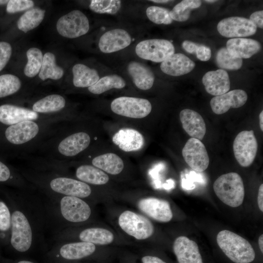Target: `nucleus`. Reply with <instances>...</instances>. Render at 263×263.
Returning a JSON list of instances; mask_svg holds the SVG:
<instances>
[{"instance_id": "nucleus-46", "label": "nucleus", "mask_w": 263, "mask_h": 263, "mask_svg": "<svg viewBox=\"0 0 263 263\" xmlns=\"http://www.w3.org/2000/svg\"><path fill=\"white\" fill-rule=\"evenodd\" d=\"M256 26L260 28H263V11L260 10L253 13L249 19Z\"/></svg>"}, {"instance_id": "nucleus-33", "label": "nucleus", "mask_w": 263, "mask_h": 263, "mask_svg": "<svg viewBox=\"0 0 263 263\" xmlns=\"http://www.w3.org/2000/svg\"><path fill=\"white\" fill-rule=\"evenodd\" d=\"M64 71L56 64L55 56L52 53L47 52L43 56L42 64L38 76L44 81L47 79L58 80L63 75Z\"/></svg>"}, {"instance_id": "nucleus-20", "label": "nucleus", "mask_w": 263, "mask_h": 263, "mask_svg": "<svg viewBox=\"0 0 263 263\" xmlns=\"http://www.w3.org/2000/svg\"><path fill=\"white\" fill-rule=\"evenodd\" d=\"M202 83L207 92L215 96L228 92L230 87L228 74L223 69L207 72L203 76Z\"/></svg>"}, {"instance_id": "nucleus-8", "label": "nucleus", "mask_w": 263, "mask_h": 263, "mask_svg": "<svg viewBox=\"0 0 263 263\" xmlns=\"http://www.w3.org/2000/svg\"><path fill=\"white\" fill-rule=\"evenodd\" d=\"M118 224L127 234L139 240L150 237L154 230L148 218L130 210H126L120 214Z\"/></svg>"}, {"instance_id": "nucleus-7", "label": "nucleus", "mask_w": 263, "mask_h": 263, "mask_svg": "<svg viewBox=\"0 0 263 263\" xmlns=\"http://www.w3.org/2000/svg\"><path fill=\"white\" fill-rule=\"evenodd\" d=\"M111 109L114 113L126 117L140 119L151 112L152 106L147 99L131 96H120L113 99Z\"/></svg>"}, {"instance_id": "nucleus-18", "label": "nucleus", "mask_w": 263, "mask_h": 263, "mask_svg": "<svg viewBox=\"0 0 263 263\" xmlns=\"http://www.w3.org/2000/svg\"><path fill=\"white\" fill-rule=\"evenodd\" d=\"M247 99V95L244 91L236 89L215 96L211 99L210 104L213 113L221 114L227 112L231 108H238L243 106Z\"/></svg>"}, {"instance_id": "nucleus-53", "label": "nucleus", "mask_w": 263, "mask_h": 263, "mask_svg": "<svg viewBox=\"0 0 263 263\" xmlns=\"http://www.w3.org/2000/svg\"><path fill=\"white\" fill-rule=\"evenodd\" d=\"M17 263H35L30 261L28 260H21L19 261Z\"/></svg>"}, {"instance_id": "nucleus-10", "label": "nucleus", "mask_w": 263, "mask_h": 263, "mask_svg": "<svg viewBox=\"0 0 263 263\" xmlns=\"http://www.w3.org/2000/svg\"><path fill=\"white\" fill-rule=\"evenodd\" d=\"M58 33L62 37L76 38L85 35L90 28L87 16L79 10H74L61 17L56 25Z\"/></svg>"}, {"instance_id": "nucleus-43", "label": "nucleus", "mask_w": 263, "mask_h": 263, "mask_svg": "<svg viewBox=\"0 0 263 263\" xmlns=\"http://www.w3.org/2000/svg\"><path fill=\"white\" fill-rule=\"evenodd\" d=\"M12 48L5 41H0V72L5 67L11 57Z\"/></svg>"}, {"instance_id": "nucleus-38", "label": "nucleus", "mask_w": 263, "mask_h": 263, "mask_svg": "<svg viewBox=\"0 0 263 263\" xmlns=\"http://www.w3.org/2000/svg\"><path fill=\"white\" fill-rule=\"evenodd\" d=\"M216 58L218 65L225 69L238 70L243 64L242 58L231 55L226 48H221L218 51Z\"/></svg>"}, {"instance_id": "nucleus-47", "label": "nucleus", "mask_w": 263, "mask_h": 263, "mask_svg": "<svg viewBox=\"0 0 263 263\" xmlns=\"http://www.w3.org/2000/svg\"><path fill=\"white\" fill-rule=\"evenodd\" d=\"M198 46V44L188 40H185L182 43L183 49L187 52L191 54L195 53Z\"/></svg>"}, {"instance_id": "nucleus-42", "label": "nucleus", "mask_w": 263, "mask_h": 263, "mask_svg": "<svg viewBox=\"0 0 263 263\" xmlns=\"http://www.w3.org/2000/svg\"><path fill=\"white\" fill-rule=\"evenodd\" d=\"M11 214L5 203L0 201V231H6L11 227Z\"/></svg>"}, {"instance_id": "nucleus-44", "label": "nucleus", "mask_w": 263, "mask_h": 263, "mask_svg": "<svg viewBox=\"0 0 263 263\" xmlns=\"http://www.w3.org/2000/svg\"><path fill=\"white\" fill-rule=\"evenodd\" d=\"M195 53L197 57L201 61H207L211 56L210 49L205 45H199Z\"/></svg>"}, {"instance_id": "nucleus-41", "label": "nucleus", "mask_w": 263, "mask_h": 263, "mask_svg": "<svg viewBox=\"0 0 263 263\" xmlns=\"http://www.w3.org/2000/svg\"><path fill=\"white\" fill-rule=\"evenodd\" d=\"M34 5L31 0H10L6 6V11L8 13H15L29 9Z\"/></svg>"}, {"instance_id": "nucleus-54", "label": "nucleus", "mask_w": 263, "mask_h": 263, "mask_svg": "<svg viewBox=\"0 0 263 263\" xmlns=\"http://www.w3.org/2000/svg\"><path fill=\"white\" fill-rule=\"evenodd\" d=\"M9 0H0V5H4L5 4H7Z\"/></svg>"}, {"instance_id": "nucleus-1", "label": "nucleus", "mask_w": 263, "mask_h": 263, "mask_svg": "<svg viewBox=\"0 0 263 263\" xmlns=\"http://www.w3.org/2000/svg\"><path fill=\"white\" fill-rule=\"evenodd\" d=\"M33 181L45 189L52 197L69 196L82 199L88 197L92 192L89 184L78 179L61 175L40 176L34 179Z\"/></svg>"}, {"instance_id": "nucleus-3", "label": "nucleus", "mask_w": 263, "mask_h": 263, "mask_svg": "<svg viewBox=\"0 0 263 263\" xmlns=\"http://www.w3.org/2000/svg\"><path fill=\"white\" fill-rule=\"evenodd\" d=\"M213 187L217 197L225 204L236 207L243 204L244 187L242 177L237 173L221 175L215 181Z\"/></svg>"}, {"instance_id": "nucleus-30", "label": "nucleus", "mask_w": 263, "mask_h": 263, "mask_svg": "<svg viewBox=\"0 0 263 263\" xmlns=\"http://www.w3.org/2000/svg\"><path fill=\"white\" fill-rule=\"evenodd\" d=\"M66 105L63 96L58 94L47 95L35 102L32 110L38 114H49L60 112Z\"/></svg>"}, {"instance_id": "nucleus-55", "label": "nucleus", "mask_w": 263, "mask_h": 263, "mask_svg": "<svg viewBox=\"0 0 263 263\" xmlns=\"http://www.w3.org/2000/svg\"><path fill=\"white\" fill-rule=\"evenodd\" d=\"M204 1L208 3H213L216 1V0H204Z\"/></svg>"}, {"instance_id": "nucleus-17", "label": "nucleus", "mask_w": 263, "mask_h": 263, "mask_svg": "<svg viewBox=\"0 0 263 263\" xmlns=\"http://www.w3.org/2000/svg\"><path fill=\"white\" fill-rule=\"evenodd\" d=\"M138 206L143 213L158 222H168L173 217L169 203L164 200L153 197L144 198L138 202Z\"/></svg>"}, {"instance_id": "nucleus-6", "label": "nucleus", "mask_w": 263, "mask_h": 263, "mask_svg": "<svg viewBox=\"0 0 263 263\" xmlns=\"http://www.w3.org/2000/svg\"><path fill=\"white\" fill-rule=\"evenodd\" d=\"M41 121L26 120L8 126L4 134L6 141L17 147L33 143L42 133L44 127Z\"/></svg>"}, {"instance_id": "nucleus-14", "label": "nucleus", "mask_w": 263, "mask_h": 263, "mask_svg": "<svg viewBox=\"0 0 263 263\" xmlns=\"http://www.w3.org/2000/svg\"><path fill=\"white\" fill-rule=\"evenodd\" d=\"M91 142V136L87 132H75L60 139L56 145V151L60 156L73 157L86 150Z\"/></svg>"}, {"instance_id": "nucleus-36", "label": "nucleus", "mask_w": 263, "mask_h": 263, "mask_svg": "<svg viewBox=\"0 0 263 263\" xmlns=\"http://www.w3.org/2000/svg\"><path fill=\"white\" fill-rule=\"evenodd\" d=\"M27 63L24 69V73L29 77H35L40 70L43 59L42 53L40 49L33 47L26 52Z\"/></svg>"}, {"instance_id": "nucleus-35", "label": "nucleus", "mask_w": 263, "mask_h": 263, "mask_svg": "<svg viewBox=\"0 0 263 263\" xmlns=\"http://www.w3.org/2000/svg\"><path fill=\"white\" fill-rule=\"evenodd\" d=\"M202 1L199 0H184L177 4L170 11V17L177 21H185L189 18L192 9L200 7Z\"/></svg>"}, {"instance_id": "nucleus-39", "label": "nucleus", "mask_w": 263, "mask_h": 263, "mask_svg": "<svg viewBox=\"0 0 263 263\" xmlns=\"http://www.w3.org/2000/svg\"><path fill=\"white\" fill-rule=\"evenodd\" d=\"M121 6V1L119 0H92L90 9L97 14L113 15L117 13Z\"/></svg>"}, {"instance_id": "nucleus-29", "label": "nucleus", "mask_w": 263, "mask_h": 263, "mask_svg": "<svg viewBox=\"0 0 263 263\" xmlns=\"http://www.w3.org/2000/svg\"><path fill=\"white\" fill-rule=\"evenodd\" d=\"M73 83L77 88H88L100 79L97 71L80 63L75 64L72 68Z\"/></svg>"}, {"instance_id": "nucleus-28", "label": "nucleus", "mask_w": 263, "mask_h": 263, "mask_svg": "<svg viewBox=\"0 0 263 263\" xmlns=\"http://www.w3.org/2000/svg\"><path fill=\"white\" fill-rule=\"evenodd\" d=\"M75 176L78 180L88 184L102 185L107 183L109 176L99 169L90 165H82L75 170Z\"/></svg>"}, {"instance_id": "nucleus-50", "label": "nucleus", "mask_w": 263, "mask_h": 263, "mask_svg": "<svg viewBox=\"0 0 263 263\" xmlns=\"http://www.w3.org/2000/svg\"><path fill=\"white\" fill-rule=\"evenodd\" d=\"M258 244L260 250L262 254L263 253V234L260 236L258 239Z\"/></svg>"}, {"instance_id": "nucleus-5", "label": "nucleus", "mask_w": 263, "mask_h": 263, "mask_svg": "<svg viewBox=\"0 0 263 263\" xmlns=\"http://www.w3.org/2000/svg\"><path fill=\"white\" fill-rule=\"evenodd\" d=\"M55 200V213L59 220L72 223L87 221L92 214L88 204L82 199L69 196L53 197Z\"/></svg>"}, {"instance_id": "nucleus-21", "label": "nucleus", "mask_w": 263, "mask_h": 263, "mask_svg": "<svg viewBox=\"0 0 263 263\" xmlns=\"http://www.w3.org/2000/svg\"><path fill=\"white\" fill-rule=\"evenodd\" d=\"M183 128L191 137L202 140L206 132V125L202 116L196 111L184 109L179 114Z\"/></svg>"}, {"instance_id": "nucleus-48", "label": "nucleus", "mask_w": 263, "mask_h": 263, "mask_svg": "<svg viewBox=\"0 0 263 263\" xmlns=\"http://www.w3.org/2000/svg\"><path fill=\"white\" fill-rule=\"evenodd\" d=\"M143 263H168L161 258L154 256H145L142 258Z\"/></svg>"}, {"instance_id": "nucleus-11", "label": "nucleus", "mask_w": 263, "mask_h": 263, "mask_svg": "<svg viewBox=\"0 0 263 263\" xmlns=\"http://www.w3.org/2000/svg\"><path fill=\"white\" fill-rule=\"evenodd\" d=\"M234 156L243 167H248L253 162L258 150V142L254 131H243L240 132L233 141Z\"/></svg>"}, {"instance_id": "nucleus-24", "label": "nucleus", "mask_w": 263, "mask_h": 263, "mask_svg": "<svg viewBox=\"0 0 263 263\" xmlns=\"http://www.w3.org/2000/svg\"><path fill=\"white\" fill-rule=\"evenodd\" d=\"M127 71L135 86L140 90H148L153 86L155 76L146 64L136 61H132L127 65Z\"/></svg>"}, {"instance_id": "nucleus-40", "label": "nucleus", "mask_w": 263, "mask_h": 263, "mask_svg": "<svg viewBox=\"0 0 263 263\" xmlns=\"http://www.w3.org/2000/svg\"><path fill=\"white\" fill-rule=\"evenodd\" d=\"M146 15L151 22L157 24H170L173 20L170 17V11L164 7L150 6L146 10Z\"/></svg>"}, {"instance_id": "nucleus-22", "label": "nucleus", "mask_w": 263, "mask_h": 263, "mask_svg": "<svg viewBox=\"0 0 263 263\" xmlns=\"http://www.w3.org/2000/svg\"><path fill=\"white\" fill-rule=\"evenodd\" d=\"M112 140L120 149L126 152L139 150L144 144L142 134L131 128L120 129L113 135Z\"/></svg>"}, {"instance_id": "nucleus-13", "label": "nucleus", "mask_w": 263, "mask_h": 263, "mask_svg": "<svg viewBox=\"0 0 263 263\" xmlns=\"http://www.w3.org/2000/svg\"><path fill=\"white\" fill-rule=\"evenodd\" d=\"M217 28L222 36L232 38L252 36L257 31L256 26L251 21L239 17L224 19L218 23Z\"/></svg>"}, {"instance_id": "nucleus-9", "label": "nucleus", "mask_w": 263, "mask_h": 263, "mask_svg": "<svg viewBox=\"0 0 263 263\" xmlns=\"http://www.w3.org/2000/svg\"><path fill=\"white\" fill-rule=\"evenodd\" d=\"M135 51L142 59L162 62L174 53L175 48L169 40L149 39L140 41L136 45Z\"/></svg>"}, {"instance_id": "nucleus-19", "label": "nucleus", "mask_w": 263, "mask_h": 263, "mask_svg": "<svg viewBox=\"0 0 263 263\" xmlns=\"http://www.w3.org/2000/svg\"><path fill=\"white\" fill-rule=\"evenodd\" d=\"M40 117L32 109L9 104L0 106V123L7 127L26 120L41 121Z\"/></svg>"}, {"instance_id": "nucleus-49", "label": "nucleus", "mask_w": 263, "mask_h": 263, "mask_svg": "<svg viewBox=\"0 0 263 263\" xmlns=\"http://www.w3.org/2000/svg\"><path fill=\"white\" fill-rule=\"evenodd\" d=\"M258 205L260 210L263 211V184H262L259 188L258 197H257Z\"/></svg>"}, {"instance_id": "nucleus-16", "label": "nucleus", "mask_w": 263, "mask_h": 263, "mask_svg": "<svg viewBox=\"0 0 263 263\" xmlns=\"http://www.w3.org/2000/svg\"><path fill=\"white\" fill-rule=\"evenodd\" d=\"M131 42V36L127 31L116 28L108 31L101 36L98 47L102 53L109 54L125 49Z\"/></svg>"}, {"instance_id": "nucleus-31", "label": "nucleus", "mask_w": 263, "mask_h": 263, "mask_svg": "<svg viewBox=\"0 0 263 263\" xmlns=\"http://www.w3.org/2000/svg\"><path fill=\"white\" fill-rule=\"evenodd\" d=\"M81 241L94 244L106 245L113 242V234L108 229L100 227H90L83 229L78 235Z\"/></svg>"}, {"instance_id": "nucleus-34", "label": "nucleus", "mask_w": 263, "mask_h": 263, "mask_svg": "<svg viewBox=\"0 0 263 263\" xmlns=\"http://www.w3.org/2000/svg\"><path fill=\"white\" fill-rule=\"evenodd\" d=\"M45 13V10L39 8L27 10L18 19V28L24 33L34 29L41 23Z\"/></svg>"}, {"instance_id": "nucleus-26", "label": "nucleus", "mask_w": 263, "mask_h": 263, "mask_svg": "<svg viewBox=\"0 0 263 263\" xmlns=\"http://www.w3.org/2000/svg\"><path fill=\"white\" fill-rule=\"evenodd\" d=\"M226 49L233 56L248 58L258 53L261 45L257 40L246 38H233L226 42Z\"/></svg>"}, {"instance_id": "nucleus-23", "label": "nucleus", "mask_w": 263, "mask_h": 263, "mask_svg": "<svg viewBox=\"0 0 263 263\" xmlns=\"http://www.w3.org/2000/svg\"><path fill=\"white\" fill-rule=\"evenodd\" d=\"M195 66V63L184 54L174 53L161 62L160 69L167 75L177 76L189 73Z\"/></svg>"}, {"instance_id": "nucleus-32", "label": "nucleus", "mask_w": 263, "mask_h": 263, "mask_svg": "<svg viewBox=\"0 0 263 263\" xmlns=\"http://www.w3.org/2000/svg\"><path fill=\"white\" fill-rule=\"evenodd\" d=\"M125 80L117 75H111L100 78L93 85L88 88V91L94 94H102L111 89H121L126 86Z\"/></svg>"}, {"instance_id": "nucleus-25", "label": "nucleus", "mask_w": 263, "mask_h": 263, "mask_svg": "<svg viewBox=\"0 0 263 263\" xmlns=\"http://www.w3.org/2000/svg\"><path fill=\"white\" fill-rule=\"evenodd\" d=\"M95 244L86 242L65 243L58 246V256L66 260H80L93 254Z\"/></svg>"}, {"instance_id": "nucleus-52", "label": "nucleus", "mask_w": 263, "mask_h": 263, "mask_svg": "<svg viewBox=\"0 0 263 263\" xmlns=\"http://www.w3.org/2000/svg\"><path fill=\"white\" fill-rule=\"evenodd\" d=\"M150 1L155 2V3H167L169 1V0H151Z\"/></svg>"}, {"instance_id": "nucleus-15", "label": "nucleus", "mask_w": 263, "mask_h": 263, "mask_svg": "<svg viewBox=\"0 0 263 263\" xmlns=\"http://www.w3.org/2000/svg\"><path fill=\"white\" fill-rule=\"evenodd\" d=\"M173 250L178 263H206L197 244L186 236L175 240Z\"/></svg>"}, {"instance_id": "nucleus-12", "label": "nucleus", "mask_w": 263, "mask_h": 263, "mask_svg": "<svg viewBox=\"0 0 263 263\" xmlns=\"http://www.w3.org/2000/svg\"><path fill=\"white\" fill-rule=\"evenodd\" d=\"M182 153L185 162L193 170L201 172L207 168L209 158L204 144L199 139H189Z\"/></svg>"}, {"instance_id": "nucleus-45", "label": "nucleus", "mask_w": 263, "mask_h": 263, "mask_svg": "<svg viewBox=\"0 0 263 263\" xmlns=\"http://www.w3.org/2000/svg\"><path fill=\"white\" fill-rule=\"evenodd\" d=\"M13 177L10 168L0 161V182H5Z\"/></svg>"}, {"instance_id": "nucleus-2", "label": "nucleus", "mask_w": 263, "mask_h": 263, "mask_svg": "<svg viewBox=\"0 0 263 263\" xmlns=\"http://www.w3.org/2000/svg\"><path fill=\"white\" fill-rule=\"evenodd\" d=\"M216 241L224 255L233 263H253L256 260V254L250 243L234 232L221 230Z\"/></svg>"}, {"instance_id": "nucleus-4", "label": "nucleus", "mask_w": 263, "mask_h": 263, "mask_svg": "<svg viewBox=\"0 0 263 263\" xmlns=\"http://www.w3.org/2000/svg\"><path fill=\"white\" fill-rule=\"evenodd\" d=\"M34 242V227L29 215L22 209L11 214L10 243L17 251H28Z\"/></svg>"}, {"instance_id": "nucleus-27", "label": "nucleus", "mask_w": 263, "mask_h": 263, "mask_svg": "<svg viewBox=\"0 0 263 263\" xmlns=\"http://www.w3.org/2000/svg\"><path fill=\"white\" fill-rule=\"evenodd\" d=\"M92 164L93 166L112 175L119 174L124 167V162L121 158L112 152L94 157L92 160Z\"/></svg>"}, {"instance_id": "nucleus-51", "label": "nucleus", "mask_w": 263, "mask_h": 263, "mask_svg": "<svg viewBox=\"0 0 263 263\" xmlns=\"http://www.w3.org/2000/svg\"><path fill=\"white\" fill-rule=\"evenodd\" d=\"M260 126L262 131H263V111H262L259 115Z\"/></svg>"}, {"instance_id": "nucleus-37", "label": "nucleus", "mask_w": 263, "mask_h": 263, "mask_svg": "<svg viewBox=\"0 0 263 263\" xmlns=\"http://www.w3.org/2000/svg\"><path fill=\"white\" fill-rule=\"evenodd\" d=\"M21 86L18 77L11 74L0 75V98L17 93Z\"/></svg>"}]
</instances>
